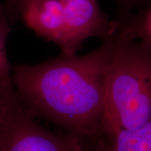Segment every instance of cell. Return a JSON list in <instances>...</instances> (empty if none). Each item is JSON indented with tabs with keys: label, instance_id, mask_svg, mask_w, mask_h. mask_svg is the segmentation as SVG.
Listing matches in <instances>:
<instances>
[{
	"label": "cell",
	"instance_id": "cell-1",
	"mask_svg": "<svg viewBox=\"0 0 151 151\" xmlns=\"http://www.w3.org/2000/svg\"><path fill=\"white\" fill-rule=\"evenodd\" d=\"M116 41L81 56L62 55L37 65H16L17 97L33 116H40L79 138L104 133L106 75Z\"/></svg>",
	"mask_w": 151,
	"mask_h": 151
},
{
	"label": "cell",
	"instance_id": "cell-2",
	"mask_svg": "<svg viewBox=\"0 0 151 151\" xmlns=\"http://www.w3.org/2000/svg\"><path fill=\"white\" fill-rule=\"evenodd\" d=\"M151 120V48L116 41L106 75L102 131L140 128Z\"/></svg>",
	"mask_w": 151,
	"mask_h": 151
},
{
	"label": "cell",
	"instance_id": "cell-3",
	"mask_svg": "<svg viewBox=\"0 0 151 151\" xmlns=\"http://www.w3.org/2000/svg\"><path fill=\"white\" fill-rule=\"evenodd\" d=\"M78 140L76 136L57 134L41 126L16 95L0 139V151H76Z\"/></svg>",
	"mask_w": 151,
	"mask_h": 151
},
{
	"label": "cell",
	"instance_id": "cell-4",
	"mask_svg": "<svg viewBox=\"0 0 151 151\" xmlns=\"http://www.w3.org/2000/svg\"><path fill=\"white\" fill-rule=\"evenodd\" d=\"M24 23L36 35L56 43L64 51L66 45L65 1L63 0H21Z\"/></svg>",
	"mask_w": 151,
	"mask_h": 151
},
{
	"label": "cell",
	"instance_id": "cell-5",
	"mask_svg": "<svg viewBox=\"0 0 151 151\" xmlns=\"http://www.w3.org/2000/svg\"><path fill=\"white\" fill-rule=\"evenodd\" d=\"M66 45L62 55H72L83 41L101 32L102 14L96 0L65 1Z\"/></svg>",
	"mask_w": 151,
	"mask_h": 151
},
{
	"label": "cell",
	"instance_id": "cell-6",
	"mask_svg": "<svg viewBox=\"0 0 151 151\" xmlns=\"http://www.w3.org/2000/svg\"><path fill=\"white\" fill-rule=\"evenodd\" d=\"M112 139L115 151H151V120L138 129L118 132Z\"/></svg>",
	"mask_w": 151,
	"mask_h": 151
},
{
	"label": "cell",
	"instance_id": "cell-7",
	"mask_svg": "<svg viewBox=\"0 0 151 151\" xmlns=\"http://www.w3.org/2000/svg\"><path fill=\"white\" fill-rule=\"evenodd\" d=\"M11 28L6 16L4 7L0 4V84L13 86L12 71L6 53V41Z\"/></svg>",
	"mask_w": 151,
	"mask_h": 151
},
{
	"label": "cell",
	"instance_id": "cell-8",
	"mask_svg": "<svg viewBox=\"0 0 151 151\" xmlns=\"http://www.w3.org/2000/svg\"><path fill=\"white\" fill-rule=\"evenodd\" d=\"M15 97L16 92L14 86L0 84V139L2 135L11 102Z\"/></svg>",
	"mask_w": 151,
	"mask_h": 151
},
{
	"label": "cell",
	"instance_id": "cell-9",
	"mask_svg": "<svg viewBox=\"0 0 151 151\" xmlns=\"http://www.w3.org/2000/svg\"><path fill=\"white\" fill-rule=\"evenodd\" d=\"M78 139V143L76 151H115L113 142L111 144H107L102 141H99L94 148H86L82 139L79 137Z\"/></svg>",
	"mask_w": 151,
	"mask_h": 151
},
{
	"label": "cell",
	"instance_id": "cell-10",
	"mask_svg": "<svg viewBox=\"0 0 151 151\" xmlns=\"http://www.w3.org/2000/svg\"><path fill=\"white\" fill-rule=\"evenodd\" d=\"M146 30H147V33H148V35L151 37V13L150 14V15H149L148 20H147Z\"/></svg>",
	"mask_w": 151,
	"mask_h": 151
},
{
	"label": "cell",
	"instance_id": "cell-11",
	"mask_svg": "<svg viewBox=\"0 0 151 151\" xmlns=\"http://www.w3.org/2000/svg\"><path fill=\"white\" fill-rule=\"evenodd\" d=\"M15 1H16V0H7V1H8V3L10 4H11L14 3Z\"/></svg>",
	"mask_w": 151,
	"mask_h": 151
},
{
	"label": "cell",
	"instance_id": "cell-12",
	"mask_svg": "<svg viewBox=\"0 0 151 151\" xmlns=\"http://www.w3.org/2000/svg\"><path fill=\"white\" fill-rule=\"evenodd\" d=\"M63 1H71V0H63Z\"/></svg>",
	"mask_w": 151,
	"mask_h": 151
}]
</instances>
